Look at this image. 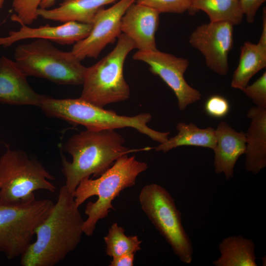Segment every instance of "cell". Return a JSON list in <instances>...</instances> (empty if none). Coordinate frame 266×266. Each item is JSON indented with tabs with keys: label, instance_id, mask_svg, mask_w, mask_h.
<instances>
[{
	"label": "cell",
	"instance_id": "obj_1",
	"mask_svg": "<svg viewBox=\"0 0 266 266\" xmlns=\"http://www.w3.org/2000/svg\"><path fill=\"white\" fill-rule=\"evenodd\" d=\"M83 220L66 185L57 202L35 231V240L21 256L22 266H54L74 250L84 233Z\"/></svg>",
	"mask_w": 266,
	"mask_h": 266
},
{
	"label": "cell",
	"instance_id": "obj_2",
	"mask_svg": "<svg viewBox=\"0 0 266 266\" xmlns=\"http://www.w3.org/2000/svg\"><path fill=\"white\" fill-rule=\"evenodd\" d=\"M125 139L115 130H86L70 137L62 150L69 154L72 161L62 156V172L66 186L73 194L80 182L91 175L98 177L120 156L152 148L130 149L124 145Z\"/></svg>",
	"mask_w": 266,
	"mask_h": 266
},
{
	"label": "cell",
	"instance_id": "obj_3",
	"mask_svg": "<svg viewBox=\"0 0 266 266\" xmlns=\"http://www.w3.org/2000/svg\"><path fill=\"white\" fill-rule=\"evenodd\" d=\"M148 168L147 164L137 160L134 156L125 154L119 157L107 170L96 179L81 180L73 193L75 201L79 207L88 199L97 196L95 202L87 204L83 233L91 236L98 222L106 217L111 209H115L112 201L126 188L135 184L137 176Z\"/></svg>",
	"mask_w": 266,
	"mask_h": 266
},
{
	"label": "cell",
	"instance_id": "obj_4",
	"mask_svg": "<svg viewBox=\"0 0 266 266\" xmlns=\"http://www.w3.org/2000/svg\"><path fill=\"white\" fill-rule=\"evenodd\" d=\"M50 117L57 118L72 124L82 125L87 130L101 131L132 128L160 143L166 141L169 132H161L147 126L152 119L149 113L134 116L118 115L78 99H56L44 95L39 106Z\"/></svg>",
	"mask_w": 266,
	"mask_h": 266
},
{
	"label": "cell",
	"instance_id": "obj_5",
	"mask_svg": "<svg viewBox=\"0 0 266 266\" xmlns=\"http://www.w3.org/2000/svg\"><path fill=\"white\" fill-rule=\"evenodd\" d=\"M14 61L27 76L60 85H82L86 67L71 52L64 51L48 39H35L17 46Z\"/></svg>",
	"mask_w": 266,
	"mask_h": 266
},
{
	"label": "cell",
	"instance_id": "obj_6",
	"mask_svg": "<svg viewBox=\"0 0 266 266\" xmlns=\"http://www.w3.org/2000/svg\"><path fill=\"white\" fill-rule=\"evenodd\" d=\"M135 48L134 42L121 33L110 53L86 67L80 98L101 107L128 100L130 89L124 76V65L128 55Z\"/></svg>",
	"mask_w": 266,
	"mask_h": 266
},
{
	"label": "cell",
	"instance_id": "obj_7",
	"mask_svg": "<svg viewBox=\"0 0 266 266\" xmlns=\"http://www.w3.org/2000/svg\"><path fill=\"white\" fill-rule=\"evenodd\" d=\"M55 177L38 161L21 150L8 148L0 158V202L16 203L33 200L34 192L56 188L49 180Z\"/></svg>",
	"mask_w": 266,
	"mask_h": 266
},
{
	"label": "cell",
	"instance_id": "obj_8",
	"mask_svg": "<svg viewBox=\"0 0 266 266\" xmlns=\"http://www.w3.org/2000/svg\"><path fill=\"white\" fill-rule=\"evenodd\" d=\"M139 201L142 210L175 255L181 262L191 263L192 243L183 226L181 213L169 193L157 184H148L141 190Z\"/></svg>",
	"mask_w": 266,
	"mask_h": 266
},
{
	"label": "cell",
	"instance_id": "obj_9",
	"mask_svg": "<svg viewBox=\"0 0 266 266\" xmlns=\"http://www.w3.org/2000/svg\"><path fill=\"white\" fill-rule=\"evenodd\" d=\"M54 205L48 199L0 202V253L9 260L21 256L32 243L35 229Z\"/></svg>",
	"mask_w": 266,
	"mask_h": 266
},
{
	"label": "cell",
	"instance_id": "obj_10",
	"mask_svg": "<svg viewBox=\"0 0 266 266\" xmlns=\"http://www.w3.org/2000/svg\"><path fill=\"white\" fill-rule=\"evenodd\" d=\"M133 59L147 64L149 70L159 76L173 91L181 111L201 99L200 92L191 87L184 78V74L189 66L187 59L158 49L138 50L133 55Z\"/></svg>",
	"mask_w": 266,
	"mask_h": 266
},
{
	"label": "cell",
	"instance_id": "obj_11",
	"mask_svg": "<svg viewBox=\"0 0 266 266\" xmlns=\"http://www.w3.org/2000/svg\"><path fill=\"white\" fill-rule=\"evenodd\" d=\"M135 0H119L112 6L101 8L96 14L92 29L85 38L73 44L70 51L80 61L97 58L108 44L122 33L121 20L128 8Z\"/></svg>",
	"mask_w": 266,
	"mask_h": 266
},
{
	"label": "cell",
	"instance_id": "obj_12",
	"mask_svg": "<svg viewBox=\"0 0 266 266\" xmlns=\"http://www.w3.org/2000/svg\"><path fill=\"white\" fill-rule=\"evenodd\" d=\"M226 22H210L198 26L189 43L204 56L207 66L215 73L226 75L229 71L228 56L233 47V27Z\"/></svg>",
	"mask_w": 266,
	"mask_h": 266
},
{
	"label": "cell",
	"instance_id": "obj_13",
	"mask_svg": "<svg viewBox=\"0 0 266 266\" xmlns=\"http://www.w3.org/2000/svg\"><path fill=\"white\" fill-rule=\"evenodd\" d=\"M17 31H10L8 35L0 37V46L6 47L28 39H44L62 45H70L85 38L89 34L92 24L76 22L64 23L59 26L46 25L32 28L24 24Z\"/></svg>",
	"mask_w": 266,
	"mask_h": 266
},
{
	"label": "cell",
	"instance_id": "obj_14",
	"mask_svg": "<svg viewBox=\"0 0 266 266\" xmlns=\"http://www.w3.org/2000/svg\"><path fill=\"white\" fill-rule=\"evenodd\" d=\"M160 14L152 8L135 2L122 17L121 33L134 42L138 50H155L157 49L155 35L159 27Z\"/></svg>",
	"mask_w": 266,
	"mask_h": 266
},
{
	"label": "cell",
	"instance_id": "obj_15",
	"mask_svg": "<svg viewBox=\"0 0 266 266\" xmlns=\"http://www.w3.org/2000/svg\"><path fill=\"white\" fill-rule=\"evenodd\" d=\"M16 62L0 57V102L11 105L39 107L44 95L35 92Z\"/></svg>",
	"mask_w": 266,
	"mask_h": 266
},
{
	"label": "cell",
	"instance_id": "obj_16",
	"mask_svg": "<svg viewBox=\"0 0 266 266\" xmlns=\"http://www.w3.org/2000/svg\"><path fill=\"white\" fill-rule=\"evenodd\" d=\"M216 146L214 166L217 174L223 173L226 179L233 177L234 167L238 158L245 154V133L237 132L225 121L215 129Z\"/></svg>",
	"mask_w": 266,
	"mask_h": 266
},
{
	"label": "cell",
	"instance_id": "obj_17",
	"mask_svg": "<svg viewBox=\"0 0 266 266\" xmlns=\"http://www.w3.org/2000/svg\"><path fill=\"white\" fill-rule=\"evenodd\" d=\"M250 119L246 135L245 168L254 174L266 166V108L252 106L248 110Z\"/></svg>",
	"mask_w": 266,
	"mask_h": 266
},
{
	"label": "cell",
	"instance_id": "obj_18",
	"mask_svg": "<svg viewBox=\"0 0 266 266\" xmlns=\"http://www.w3.org/2000/svg\"><path fill=\"white\" fill-rule=\"evenodd\" d=\"M263 30L259 42H245L240 48L239 63L232 78L231 86L242 90L251 78L266 66V10L263 13Z\"/></svg>",
	"mask_w": 266,
	"mask_h": 266
},
{
	"label": "cell",
	"instance_id": "obj_19",
	"mask_svg": "<svg viewBox=\"0 0 266 266\" xmlns=\"http://www.w3.org/2000/svg\"><path fill=\"white\" fill-rule=\"evenodd\" d=\"M119 0H64L55 8L36 10L38 17L62 23L76 22L92 24L97 12L106 5Z\"/></svg>",
	"mask_w": 266,
	"mask_h": 266
},
{
	"label": "cell",
	"instance_id": "obj_20",
	"mask_svg": "<svg viewBox=\"0 0 266 266\" xmlns=\"http://www.w3.org/2000/svg\"><path fill=\"white\" fill-rule=\"evenodd\" d=\"M255 244L242 235L224 238L219 245L220 257L212 261L215 266H257Z\"/></svg>",
	"mask_w": 266,
	"mask_h": 266
},
{
	"label": "cell",
	"instance_id": "obj_21",
	"mask_svg": "<svg viewBox=\"0 0 266 266\" xmlns=\"http://www.w3.org/2000/svg\"><path fill=\"white\" fill-rule=\"evenodd\" d=\"M177 134L155 148L157 151L166 153L175 148L193 146L213 150L216 146L215 129L212 127L201 129L195 124L179 122L176 125Z\"/></svg>",
	"mask_w": 266,
	"mask_h": 266
},
{
	"label": "cell",
	"instance_id": "obj_22",
	"mask_svg": "<svg viewBox=\"0 0 266 266\" xmlns=\"http://www.w3.org/2000/svg\"><path fill=\"white\" fill-rule=\"evenodd\" d=\"M201 10L210 22H226L239 24L244 15L239 0H192L191 14Z\"/></svg>",
	"mask_w": 266,
	"mask_h": 266
},
{
	"label": "cell",
	"instance_id": "obj_23",
	"mask_svg": "<svg viewBox=\"0 0 266 266\" xmlns=\"http://www.w3.org/2000/svg\"><path fill=\"white\" fill-rule=\"evenodd\" d=\"M106 255L116 257L128 253H135L141 249L140 241L137 236H127L125 230L117 223H113L103 238Z\"/></svg>",
	"mask_w": 266,
	"mask_h": 266
},
{
	"label": "cell",
	"instance_id": "obj_24",
	"mask_svg": "<svg viewBox=\"0 0 266 266\" xmlns=\"http://www.w3.org/2000/svg\"><path fill=\"white\" fill-rule=\"evenodd\" d=\"M41 0H13L12 8L15 13L11 19L20 24L30 25L38 17L36 10Z\"/></svg>",
	"mask_w": 266,
	"mask_h": 266
},
{
	"label": "cell",
	"instance_id": "obj_25",
	"mask_svg": "<svg viewBox=\"0 0 266 266\" xmlns=\"http://www.w3.org/2000/svg\"><path fill=\"white\" fill-rule=\"evenodd\" d=\"M135 2L152 8L160 13L181 14L191 12L192 0H135Z\"/></svg>",
	"mask_w": 266,
	"mask_h": 266
},
{
	"label": "cell",
	"instance_id": "obj_26",
	"mask_svg": "<svg viewBox=\"0 0 266 266\" xmlns=\"http://www.w3.org/2000/svg\"><path fill=\"white\" fill-rule=\"evenodd\" d=\"M256 106L266 108V72L250 85L242 90Z\"/></svg>",
	"mask_w": 266,
	"mask_h": 266
},
{
	"label": "cell",
	"instance_id": "obj_27",
	"mask_svg": "<svg viewBox=\"0 0 266 266\" xmlns=\"http://www.w3.org/2000/svg\"><path fill=\"white\" fill-rule=\"evenodd\" d=\"M230 108L228 100L218 95L210 97L204 104V110L206 114L216 118L225 117L229 113Z\"/></svg>",
	"mask_w": 266,
	"mask_h": 266
},
{
	"label": "cell",
	"instance_id": "obj_28",
	"mask_svg": "<svg viewBox=\"0 0 266 266\" xmlns=\"http://www.w3.org/2000/svg\"><path fill=\"white\" fill-rule=\"evenodd\" d=\"M239 0L247 21L249 23H252L254 21V18L258 9L266 0Z\"/></svg>",
	"mask_w": 266,
	"mask_h": 266
},
{
	"label": "cell",
	"instance_id": "obj_29",
	"mask_svg": "<svg viewBox=\"0 0 266 266\" xmlns=\"http://www.w3.org/2000/svg\"><path fill=\"white\" fill-rule=\"evenodd\" d=\"M134 253H128L112 258L110 266H133Z\"/></svg>",
	"mask_w": 266,
	"mask_h": 266
},
{
	"label": "cell",
	"instance_id": "obj_30",
	"mask_svg": "<svg viewBox=\"0 0 266 266\" xmlns=\"http://www.w3.org/2000/svg\"><path fill=\"white\" fill-rule=\"evenodd\" d=\"M58 0H41L39 7L42 8H49L53 5Z\"/></svg>",
	"mask_w": 266,
	"mask_h": 266
},
{
	"label": "cell",
	"instance_id": "obj_31",
	"mask_svg": "<svg viewBox=\"0 0 266 266\" xmlns=\"http://www.w3.org/2000/svg\"><path fill=\"white\" fill-rule=\"evenodd\" d=\"M5 0H0V9L2 7Z\"/></svg>",
	"mask_w": 266,
	"mask_h": 266
}]
</instances>
